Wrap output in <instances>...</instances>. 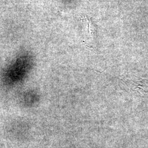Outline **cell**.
<instances>
[{
    "label": "cell",
    "mask_w": 148,
    "mask_h": 148,
    "mask_svg": "<svg viewBox=\"0 0 148 148\" xmlns=\"http://www.w3.org/2000/svg\"><path fill=\"white\" fill-rule=\"evenodd\" d=\"M82 23L84 25V29L85 30L84 38L85 43H87V44H88L89 45H90V44H92V45H93L92 43H93L94 40L93 27V26H91V23L90 21H89V19L86 18L85 16L83 17Z\"/></svg>",
    "instance_id": "obj_1"
}]
</instances>
